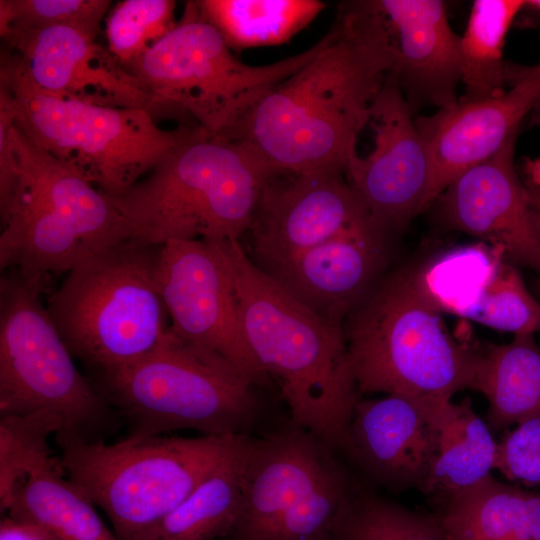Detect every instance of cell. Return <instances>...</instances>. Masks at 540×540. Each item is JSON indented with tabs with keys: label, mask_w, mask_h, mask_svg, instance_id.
Segmentation results:
<instances>
[{
	"label": "cell",
	"mask_w": 540,
	"mask_h": 540,
	"mask_svg": "<svg viewBox=\"0 0 540 540\" xmlns=\"http://www.w3.org/2000/svg\"><path fill=\"white\" fill-rule=\"evenodd\" d=\"M459 315L513 335L540 333V302L526 288L518 270L497 262Z\"/></svg>",
	"instance_id": "f546056e"
},
{
	"label": "cell",
	"mask_w": 540,
	"mask_h": 540,
	"mask_svg": "<svg viewBox=\"0 0 540 540\" xmlns=\"http://www.w3.org/2000/svg\"><path fill=\"white\" fill-rule=\"evenodd\" d=\"M334 450L291 420L252 437L232 540H330L354 483Z\"/></svg>",
	"instance_id": "7c38bea8"
},
{
	"label": "cell",
	"mask_w": 540,
	"mask_h": 540,
	"mask_svg": "<svg viewBox=\"0 0 540 540\" xmlns=\"http://www.w3.org/2000/svg\"><path fill=\"white\" fill-rule=\"evenodd\" d=\"M533 215V221H534V225H535V229H536V232H537V235H538V238H539V242H540V218L537 217L536 215ZM539 275V278H538V283H539V287H540V267L539 269L536 271Z\"/></svg>",
	"instance_id": "ab89813d"
},
{
	"label": "cell",
	"mask_w": 540,
	"mask_h": 540,
	"mask_svg": "<svg viewBox=\"0 0 540 540\" xmlns=\"http://www.w3.org/2000/svg\"><path fill=\"white\" fill-rule=\"evenodd\" d=\"M16 162L10 203L0 213V267L15 269L41 293L78 262L133 239L108 198L77 171L42 149L14 122Z\"/></svg>",
	"instance_id": "5b68a950"
},
{
	"label": "cell",
	"mask_w": 540,
	"mask_h": 540,
	"mask_svg": "<svg viewBox=\"0 0 540 540\" xmlns=\"http://www.w3.org/2000/svg\"><path fill=\"white\" fill-rule=\"evenodd\" d=\"M522 0H475L461 36L462 100L475 101L503 95L506 63L503 48L507 32L523 10Z\"/></svg>",
	"instance_id": "83f0119b"
},
{
	"label": "cell",
	"mask_w": 540,
	"mask_h": 540,
	"mask_svg": "<svg viewBox=\"0 0 540 540\" xmlns=\"http://www.w3.org/2000/svg\"><path fill=\"white\" fill-rule=\"evenodd\" d=\"M374 224L346 175L276 173L261 192L248 230L252 260L268 270L328 239Z\"/></svg>",
	"instance_id": "9a60e30c"
},
{
	"label": "cell",
	"mask_w": 540,
	"mask_h": 540,
	"mask_svg": "<svg viewBox=\"0 0 540 540\" xmlns=\"http://www.w3.org/2000/svg\"><path fill=\"white\" fill-rule=\"evenodd\" d=\"M94 506L54 456L16 484L5 512L41 527L55 540H121Z\"/></svg>",
	"instance_id": "603a6c76"
},
{
	"label": "cell",
	"mask_w": 540,
	"mask_h": 540,
	"mask_svg": "<svg viewBox=\"0 0 540 540\" xmlns=\"http://www.w3.org/2000/svg\"><path fill=\"white\" fill-rule=\"evenodd\" d=\"M495 470L510 483L540 491V416L503 431L497 440Z\"/></svg>",
	"instance_id": "836d02e7"
},
{
	"label": "cell",
	"mask_w": 540,
	"mask_h": 540,
	"mask_svg": "<svg viewBox=\"0 0 540 540\" xmlns=\"http://www.w3.org/2000/svg\"><path fill=\"white\" fill-rule=\"evenodd\" d=\"M96 36L70 26H54L1 37L23 60L41 89L87 103L139 108L154 117L151 97L140 81Z\"/></svg>",
	"instance_id": "d6986e66"
},
{
	"label": "cell",
	"mask_w": 540,
	"mask_h": 540,
	"mask_svg": "<svg viewBox=\"0 0 540 540\" xmlns=\"http://www.w3.org/2000/svg\"><path fill=\"white\" fill-rule=\"evenodd\" d=\"M251 439L248 436L233 457L138 540H213L228 536L241 509Z\"/></svg>",
	"instance_id": "484cf974"
},
{
	"label": "cell",
	"mask_w": 540,
	"mask_h": 540,
	"mask_svg": "<svg viewBox=\"0 0 540 540\" xmlns=\"http://www.w3.org/2000/svg\"><path fill=\"white\" fill-rule=\"evenodd\" d=\"M231 50L289 42L326 8L319 0H196Z\"/></svg>",
	"instance_id": "4316f807"
},
{
	"label": "cell",
	"mask_w": 540,
	"mask_h": 540,
	"mask_svg": "<svg viewBox=\"0 0 540 540\" xmlns=\"http://www.w3.org/2000/svg\"><path fill=\"white\" fill-rule=\"evenodd\" d=\"M497 440L469 398L446 401L441 410L434 458L420 491L437 502L469 488L495 470Z\"/></svg>",
	"instance_id": "d4e9b609"
},
{
	"label": "cell",
	"mask_w": 540,
	"mask_h": 540,
	"mask_svg": "<svg viewBox=\"0 0 540 540\" xmlns=\"http://www.w3.org/2000/svg\"><path fill=\"white\" fill-rule=\"evenodd\" d=\"M422 268L387 272L343 324L359 392L440 400L471 389L478 348L457 341Z\"/></svg>",
	"instance_id": "277c9868"
},
{
	"label": "cell",
	"mask_w": 540,
	"mask_h": 540,
	"mask_svg": "<svg viewBox=\"0 0 540 540\" xmlns=\"http://www.w3.org/2000/svg\"><path fill=\"white\" fill-rule=\"evenodd\" d=\"M109 0H0V36L54 26L97 35Z\"/></svg>",
	"instance_id": "d6a6232c"
},
{
	"label": "cell",
	"mask_w": 540,
	"mask_h": 540,
	"mask_svg": "<svg viewBox=\"0 0 540 540\" xmlns=\"http://www.w3.org/2000/svg\"><path fill=\"white\" fill-rule=\"evenodd\" d=\"M326 46L264 94L226 134L277 173L344 174L396 54L374 0L338 6Z\"/></svg>",
	"instance_id": "6da1fadb"
},
{
	"label": "cell",
	"mask_w": 540,
	"mask_h": 540,
	"mask_svg": "<svg viewBox=\"0 0 540 540\" xmlns=\"http://www.w3.org/2000/svg\"><path fill=\"white\" fill-rule=\"evenodd\" d=\"M505 73L512 88L503 95L458 100L415 119L431 163L430 205L458 176L493 157L517 136L522 120L540 99V78L510 63Z\"/></svg>",
	"instance_id": "2e32d148"
},
{
	"label": "cell",
	"mask_w": 540,
	"mask_h": 540,
	"mask_svg": "<svg viewBox=\"0 0 540 540\" xmlns=\"http://www.w3.org/2000/svg\"><path fill=\"white\" fill-rule=\"evenodd\" d=\"M516 139L458 176L436 201L449 228L488 241L513 261L537 271L540 242L528 192L514 164Z\"/></svg>",
	"instance_id": "ffe728a7"
},
{
	"label": "cell",
	"mask_w": 540,
	"mask_h": 540,
	"mask_svg": "<svg viewBox=\"0 0 540 540\" xmlns=\"http://www.w3.org/2000/svg\"><path fill=\"white\" fill-rule=\"evenodd\" d=\"M173 0H123L106 18L107 48L123 64L143 56L177 24Z\"/></svg>",
	"instance_id": "1f68e13d"
},
{
	"label": "cell",
	"mask_w": 540,
	"mask_h": 540,
	"mask_svg": "<svg viewBox=\"0 0 540 540\" xmlns=\"http://www.w3.org/2000/svg\"><path fill=\"white\" fill-rule=\"evenodd\" d=\"M61 430V421L48 413L0 414L1 512L6 511L16 484L54 457L48 439Z\"/></svg>",
	"instance_id": "4dcf8cb0"
},
{
	"label": "cell",
	"mask_w": 540,
	"mask_h": 540,
	"mask_svg": "<svg viewBox=\"0 0 540 540\" xmlns=\"http://www.w3.org/2000/svg\"><path fill=\"white\" fill-rule=\"evenodd\" d=\"M230 271L246 341L286 402L291 421L344 452L359 390L343 327L283 290L237 239L215 240Z\"/></svg>",
	"instance_id": "7a4b0ae2"
},
{
	"label": "cell",
	"mask_w": 540,
	"mask_h": 540,
	"mask_svg": "<svg viewBox=\"0 0 540 540\" xmlns=\"http://www.w3.org/2000/svg\"><path fill=\"white\" fill-rule=\"evenodd\" d=\"M160 245L128 239L78 262L47 311L73 356L108 372L155 349L169 331L159 292Z\"/></svg>",
	"instance_id": "52a82bcc"
},
{
	"label": "cell",
	"mask_w": 540,
	"mask_h": 540,
	"mask_svg": "<svg viewBox=\"0 0 540 540\" xmlns=\"http://www.w3.org/2000/svg\"><path fill=\"white\" fill-rule=\"evenodd\" d=\"M526 71L531 73L532 75L540 78V63L532 66V67H525Z\"/></svg>",
	"instance_id": "60d3db41"
},
{
	"label": "cell",
	"mask_w": 540,
	"mask_h": 540,
	"mask_svg": "<svg viewBox=\"0 0 540 540\" xmlns=\"http://www.w3.org/2000/svg\"><path fill=\"white\" fill-rule=\"evenodd\" d=\"M446 401L403 394L359 399L344 452L376 484L392 491L420 490L434 458Z\"/></svg>",
	"instance_id": "e0dca14e"
},
{
	"label": "cell",
	"mask_w": 540,
	"mask_h": 540,
	"mask_svg": "<svg viewBox=\"0 0 540 540\" xmlns=\"http://www.w3.org/2000/svg\"><path fill=\"white\" fill-rule=\"evenodd\" d=\"M374 147L356 155L346 177L373 220L396 234L430 206L432 170L413 112L396 77L390 73L369 109Z\"/></svg>",
	"instance_id": "5bb4252c"
},
{
	"label": "cell",
	"mask_w": 540,
	"mask_h": 540,
	"mask_svg": "<svg viewBox=\"0 0 540 540\" xmlns=\"http://www.w3.org/2000/svg\"><path fill=\"white\" fill-rule=\"evenodd\" d=\"M390 32L396 60L392 74L413 112L458 102L461 36L451 28L441 0H374Z\"/></svg>",
	"instance_id": "44dd1931"
},
{
	"label": "cell",
	"mask_w": 540,
	"mask_h": 540,
	"mask_svg": "<svg viewBox=\"0 0 540 540\" xmlns=\"http://www.w3.org/2000/svg\"><path fill=\"white\" fill-rule=\"evenodd\" d=\"M523 10H528L540 16V0L525 1Z\"/></svg>",
	"instance_id": "74e56055"
},
{
	"label": "cell",
	"mask_w": 540,
	"mask_h": 540,
	"mask_svg": "<svg viewBox=\"0 0 540 540\" xmlns=\"http://www.w3.org/2000/svg\"><path fill=\"white\" fill-rule=\"evenodd\" d=\"M471 389L488 401L486 422L493 434L540 416V347L534 335L478 349Z\"/></svg>",
	"instance_id": "cb8c5ba5"
},
{
	"label": "cell",
	"mask_w": 540,
	"mask_h": 540,
	"mask_svg": "<svg viewBox=\"0 0 540 540\" xmlns=\"http://www.w3.org/2000/svg\"><path fill=\"white\" fill-rule=\"evenodd\" d=\"M522 173L525 187L540 191V157L525 158L522 164Z\"/></svg>",
	"instance_id": "d590c367"
},
{
	"label": "cell",
	"mask_w": 540,
	"mask_h": 540,
	"mask_svg": "<svg viewBox=\"0 0 540 540\" xmlns=\"http://www.w3.org/2000/svg\"><path fill=\"white\" fill-rule=\"evenodd\" d=\"M41 292L15 269L0 279V414L44 412L62 423L57 442L100 441L115 410L76 368Z\"/></svg>",
	"instance_id": "8fae6325"
},
{
	"label": "cell",
	"mask_w": 540,
	"mask_h": 540,
	"mask_svg": "<svg viewBox=\"0 0 540 540\" xmlns=\"http://www.w3.org/2000/svg\"><path fill=\"white\" fill-rule=\"evenodd\" d=\"M277 172L249 145L204 130L165 155L124 192L106 196L135 240L237 239Z\"/></svg>",
	"instance_id": "3957f363"
},
{
	"label": "cell",
	"mask_w": 540,
	"mask_h": 540,
	"mask_svg": "<svg viewBox=\"0 0 540 540\" xmlns=\"http://www.w3.org/2000/svg\"><path fill=\"white\" fill-rule=\"evenodd\" d=\"M391 237L374 224L328 239L264 271L316 315L343 327L387 273Z\"/></svg>",
	"instance_id": "ac0fdd59"
},
{
	"label": "cell",
	"mask_w": 540,
	"mask_h": 540,
	"mask_svg": "<svg viewBox=\"0 0 540 540\" xmlns=\"http://www.w3.org/2000/svg\"><path fill=\"white\" fill-rule=\"evenodd\" d=\"M330 540H450L435 514L426 515L356 485Z\"/></svg>",
	"instance_id": "f1b7e54d"
},
{
	"label": "cell",
	"mask_w": 540,
	"mask_h": 540,
	"mask_svg": "<svg viewBox=\"0 0 540 540\" xmlns=\"http://www.w3.org/2000/svg\"><path fill=\"white\" fill-rule=\"evenodd\" d=\"M248 436H128L111 444L57 443L70 481L105 512L121 540H138L233 457Z\"/></svg>",
	"instance_id": "ba28073f"
},
{
	"label": "cell",
	"mask_w": 540,
	"mask_h": 540,
	"mask_svg": "<svg viewBox=\"0 0 540 540\" xmlns=\"http://www.w3.org/2000/svg\"><path fill=\"white\" fill-rule=\"evenodd\" d=\"M450 540H540V491L492 475L438 501Z\"/></svg>",
	"instance_id": "7402d4cb"
},
{
	"label": "cell",
	"mask_w": 540,
	"mask_h": 540,
	"mask_svg": "<svg viewBox=\"0 0 540 540\" xmlns=\"http://www.w3.org/2000/svg\"><path fill=\"white\" fill-rule=\"evenodd\" d=\"M313 46L267 65L240 61L195 1L185 4L174 29L143 56L124 67L151 97L155 116H188L210 136L230 131L276 84L311 61L327 44Z\"/></svg>",
	"instance_id": "30bf717a"
},
{
	"label": "cell",
	"mask_w": 540,
	"mask_h": 540,
	"mask_svg": "<svg viewBox=\"0 0 540 540\" xmlns=\"http://www.w3.org/2000/svg\"><path fill=\"white\" fill-rule=\"evenodd\" d=\"M530 113L531 117L529 123L531 125H540V100L537 101Z\"/></svg>",
	"instance_id": "f35d334b"
},
{
	"label": "cell",
	"mask_w": 540,
	"mask_h": 540,
	"mask_svg": "<svg viewBox=\"0 0 540 540\" xmlns=\"http://www.w3.org/2000/svg\"><path fill=\"white\" fill-rule=\"evenodd\" d=\"M101 375L102 395L129 422V436L181 429L247 434L259 414L248 379L219 354L185 342L170 328L150 353Z\"/></svg>",
	"instance_id": "9c48e42d"
},
{
	"label": "cell",
	"mask_w": 540,
	"mask_h": 540,
	"mask_svg": "<svg viewBox=\"0 0 540 540\" xmlns=\"http://www.w3.org/2000/svg\"><path fill=\"white\" fill-rule=\"evenodd\" d=\"M0 540H55L41 527L5 516L0 523Z\"/></svg>",
	"instance_id": "e575fe53"
},
{
	"label": "cell",
	"mask_w": 540,
	"mask_h": 540,
	"mask_svg": "<svg viewBox=\"0 0 540 540\" xmlns=\"http://www.w3.org/2000/svg\"><path fill=\"white\" fill-rule=\"evenodd\" d=\"M0 91L32 141L109 197L203 130L187 124L163 129L145 109L100 106L45 91L11 50L1 53Z\"/></svg>",
	"instance_id": "8992f818"
},
{
	"label": "cell",
	"mask_w": 540,
	"mask_h": 540,
	"mask_svg": "<svg viewBox=\"0 0 540 540\" xmlns=\"http://www.w3.org/2000/svg\"><path fill=\"white\" fill-rule=\"evenodd\" d=\"M527 189L532 213L540 218V191Z\"/></svg>",
	"instance_id": "8d00e7d4"
},
{
	"label": "cell",
	"mask_w": 540,
	"mask_h": 540,
	"mask_svg": "<svg viewBox=\"0 0 540 540\" xmlns=\"http://www.w3.org/2000/svg\"><path fill=\"white\" fill-rule=\"evenodd\" d=\"M157 282L177 337L219 354L254 386L268 385L246 341L233 280L215 240L160 245Z\"/></svg>",
	"instance_id": "4fadbf2b"
}]
</instances>
